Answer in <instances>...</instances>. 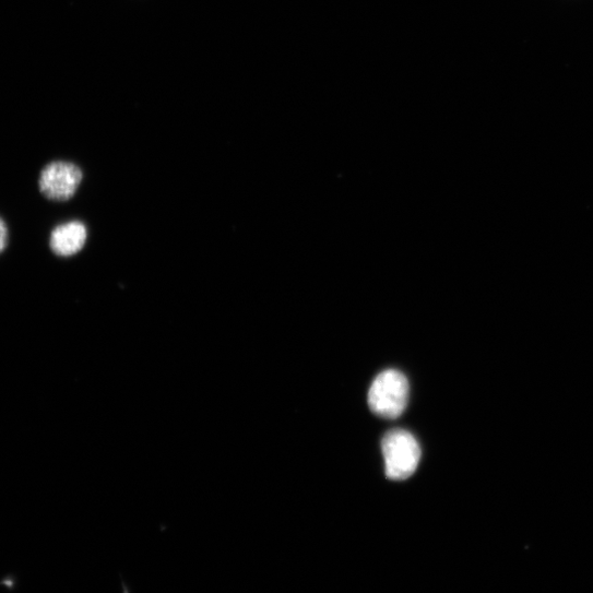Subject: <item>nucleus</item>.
<instances>
[{
    "label": "nucleus",
    "instance_id": "nucleus-5",
    "mask_svg": "<svg viewBox=\"0 0 593 593\" xmlns=\"http://www.w3.org/2000/svg\"><path fill=\"white\" fill-rule=\"evenodd\" d=\"M9 245V228L7 223L0 218V254H2Z\"/></svg>",
    "mask_w": 593,
    "mask_h": 593
},
{
    "label": "nucleus",
    "instance_id": "nucleus-1",
    "mask_svg": "<svg viewBox=\"0 0 593 593\" xmlns=\"http://www.w3.org/2000/svg\"><path fill=\"white\" fill-rule=\"evenodd\" d=\"M408 399V379L403 372L395 369L380 372L368 392L370 411L387 420L400 418L407 407Z\"/></svg>",
    "mask_w": 593,
    "mask_h": 593
},
{
    "label": "nucleus",
    "instance_id": "nucleus-4",
    "mask_svg": "<svg viewBox=\"0 0 593 593\" xmlns=\"http://www.w3.org/2000/svg\"><path fill=\"white\" fill-rule=\"evenodd\" d=\"M87 240V229L81 222H70L58 226L50 237L52 252L69 258L81 252Z\"/></svg>",
    "mask_w": 593,
    "mask_h": 593
},
{
    "label": "nucleus",
    "instance_id": "nucleus-3",
    "mask_svg": "<svg viewBox=\"0 0 593 593\" xmlns=\"http://www.w3.org/2000/svg\"><path fill=\"white\" fill-rule=\"evenodd\" d=\"M83 180L81 168L70 162L56 161L48 164L39 178L40 191L54 202H68L74 197Z\"/></svg>",
    "mask_w": 593,
    "mask_h": 593
},
{
    "label": "nucleus",
    "instance_id": "nucleus-2",
    "mask_svg": "<svg viewBox=\"0 0 593 593\" xmlns=\"http://www.w3.org/2000/svg\"><path fill=\"white\" fill-rule=\"evenodd\" d=\"M386 476L392 481H405L416 472L422 450L416 438L405 430H391L381 441Z\"/></svg>",
    "mask_w": 593,
    "mask_h": 593
}]
</instances>
